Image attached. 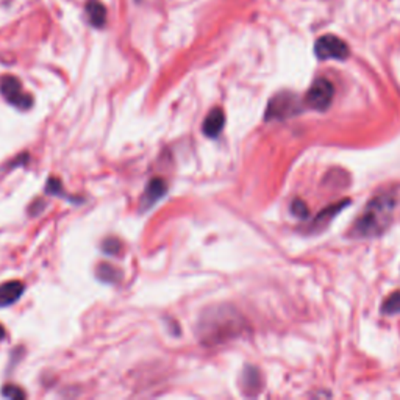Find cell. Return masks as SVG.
Returning <instances> with one entry per match:
<instances>
[{
	"label": "cell",
	"instance_id": "cell-14",
	"mask_svg": "<svg viewBox=\"0 0 400 400\" xmlns=\"http://www.w3.org/2000/svg\"><path fill=\"white\" fill-rule=\"evenodd\" d=\"M44 191H46V194H49V195H56V198H65L71 202H75V200H72L74 198H71V195H67L65 193V189H63V183L60 179H49L46 189H44Z\"/></svg>",
	"mask_w": 400,
	"mask_h": 400
},
{
	"label": "cell",
	"instance_id": "cell-12",
	"mask_svg": "<svg viewBox=\"0 0 400 400\" xmlns=\"http://www.w3.org/2000/svg\"><path fill=\"white\" fill-rule=\"evenodd\" d=\"M244 390H252V394L259 391V374L253 367L244 371Z\"/></svg>",
	"mask_w": 400,
	"mask_h": 400
},
{
	"label": "cell",
	"instance_id": "cell-17",
	"mask_svg": "<svg viewBox=\"0 0 400 400\" xmlns=\"http://www.w3.org/2000/svg\"><path fill=\"white\" fill-rule=\"evenodd\" d=\"M2 394L8 399H24L25 392L19 388V386L15 385H5L2 390Z\"/></svg>",
	"mask_w": 400,
	"mask_h": 400
},
{
	"label": "cell",
	"instance_id": "cell-3",
	"mask_svg": "<svg viewBox=\"0 0 400 400\" xmlns=\"http://www.w3.org/2000/svg\"><path fill=\"white\" fill-rule=\"evenodd\" d=\"M301 113V99L294 93H278L269 100L266 120H283Z\"/></svg>",
	"mask_w": 400,
	"mask_h": 400
},
{
	"label": "cell",
	"instance_id": "cell-13",
	"mask_svg": "<svg viewBox=\"0 0 400 400\" xmlns=\"http://www.w3.org/2000/svg\"><path fill=\"white\" fill-rule=\"evenodd\" d=\"M382 313L390 316L400 313V291H396V293L386 297V301L382 305Z\"/></svg>",
	"mask_w": 400,
	"mask_h": 400
},
{
	"label": "cell",
	"instance_id": "cell-9",
	"mask_svg": "<svg viewBox=\"0 0 400 400\" xmlns=\"http://www.w3.org/2000/svg\"><path fill=\"white\" fill-rule=\"evenodd\" d=\"M224 125H225V114L222 111V108H213V110L208 113L205 120H203L202 131L203 135L208 138H216L219 136V133L224 129Z\"/></svg>",
	"mask_w": 400,
	"mask_h": 400
},
{
	"label": "cell",
	"instance_id": "cell-8",
	"mask_svg": "<svg viewBox=\"0 0 400 400\" xmlns=\"http://www.w3.org/2000/svg\"><path fill=\"white\" fill-rule=\"evenodd\" d=\"M25 285L19 280L5 282L0 285V308L16 303L22 297Z\"/></svg>",
	"mask_w": 400,
	"mask_h": 400
},
{
	"label": "cell",
	"instance_id": "cell-11",
	"mask_svg": "<svg viewBox=\"0 0 400 400\" xmlns=\"http://www.w3.org/2000/svg\"><path fill=\"white\" fill-rule=\"evenodd\" d=\"M96 275L100 282L108 283V285H116L120 280L122 272H120L118 268H114L113 264L100 263L96 268Z\"/></svg>",
	"mask_w": 400,
	"mask_h": 400
},
{
	"label": "cell",
	"instance_id": "cell-4",
	"mask_svg": "<svg viewBox=\"0 0 400 400\" xmlns=\"http://www.w3.org/2000/svg\"><path fill=\"white\" fill-rule=\"evenodd\" d=\"M0 94L17 110L27 111L33 105V97L24 91L21 81L13 77V75H5V77L0 79Z\"/></svg>",
	"mask_w": 400,
	"mask_h": 400
},
{
	"label": "cell",
	"instance_id": "cell-15",
	"mask_svg": "<svg viewBox=\"0 0 400 400\" xmlns=\"http://www.w3.org/2000/svg\"><path fill=\"white\" fill-rule=\"evenodd\" d=\"M120 250H122V243L116 238H108L102 243V252L106 255H119Z\"/></svg>",
	"mask_w": 400,
	"mask_h": 400
},
{
	"label": "cell",
	"instance_id": "cell-6",
	"mask_svg": "<svg viewBox=\"0 0 400 400\" xmlns=\"http://www.w3.org/2000/svg\"><path fill=\"white\" fill-rule=\"evenodd\" d=\"M314 54L319 60H347L349 47L341 38L335 35H323L314 44Z\"/></svg>",
	"mask_w": 400,
	"mask_h": 400
},
{
	"label": "cell",
	"instance_id": "cell-19",
	"mask_svg": "<svg viewBox=\"0 0 400 400\" xmlns=\"http://www.w3.org/2000/svg\"><path fill=\"white\" fill-rule=\"evenodd\" d=\"M5 338V328L0 326V341H2Z\"/></svg>",
	"mask_w": 400,
	"mask_h": 400
},
{
	"label": "cell",
	"instance_id": "cell-16",
	"mask_svg": "<svg viewBox=\"0 0 400 400\" xmlns=\"http://www.w3.org/2000/svg\"><path fill=\"white\" fill-rule=\"evenodd\" d=\"M291 213H293L296 218H307L308 216L307 203L301 199H296L293 203H291Z\"/></svg>",
	"mask_w": 400,
	"mask_h": 400
},
{
	"label": "cell",
	"instance_id": "cell-10",
	"mask_svg": "<svg viewBox=\"0 0 400 400\" xmlns=\"http://www.w3.org/2000/svg\"><path fill=\"white\" fill-rule=\"evenodd\" d=\"M86 15L90 24L96 29H104L106 24V8L99 0H90L86 3Z\"/></svg>",
	"mask_w": 400,
	"mask_h": 400
},
{
	"label": "cell",
	"instance_id": "cell-1",
	"mask_svg": "<svg viewBox=\"0 0 400 400\" xmlns=\"http://www.w3.org/2000/svg\"><path fill=\"white\" fill-rule=\"evenodd\" d=\"M394 205V199L388 194L377 195L376 199H372L367 203L365 213L355 222V227L352 230L353 237L374 238L382 234L391 224Z\"/></svg>",
	"mask_w": 400,
	"mask_h": 400
},
{
	"label": "cell",
	"instance_id": "cell-7",
	"mask_svg": "<svg viewBox=\"0 0 400 400\" xmlns=\"http://www.w3.org/2000/svg\"><path fill=\"white\" fill-rule=\"evenodd\" d=\"M166 193H168L166 182L160 179V177L152 179L147 183V186H145V191L141 195V200H139V211H147V209L154 207L157 202H160V199L164 198Z\"/></svg>",
	"mask_w": 400,
	"mask_h": 400
},
{
	"label": "cell",
	"instance_id": "cell-2",
	"mask_svg": "<svg viewBox=\"0 0 400 400\" xmlns=\"http://www.w3.org/2000/svg\"><path fill=\"white\" fill-rule=\"evenodd\" d=\"M234 322L232 321V314L218 308L214 311H205L199 322V335L205 344H218L224 341L227 336L233 335Z\"/></svg>",
	"mask_w": 400,
	"mask_h": 400
},
{
	"label": "cell",
	"instance_id": "cell-5",
	"mask_svg": "<svg viewBox=\"0 0 400 400\" xmlns=\"http://www.w3.org/2000/svg\"><path fill=\"white\" fill-rule=\"evenodd\" d=\"M335 97V88L327 79H317L305 96V104L316 111H326L332 105Z\"/></svg>",
	"mask_w": 400,
	"mask_h": 400
},
{
	"label": "cell",
	"instance_id": "cell-18",
	"mask_svg": "<svg viewBox=\"0 0 400 400\" xmlns=\"http://www.w3.org/2000/svg\"><path fill=\"white\" fill-rule=\"evenodd\" d=\"M44 207H46V205H44V203H42L41 200H36L35 205L30 207V214H33V216H35V214H40V211H41V209H42Z\"/></svg>",
	"mask_w": 400,
	"mask_h": 400
}]
</instances>
